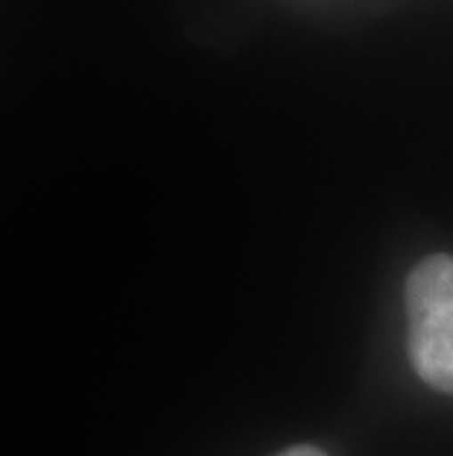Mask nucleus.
Listing matches in <instances>:
<instances>
[{"label": "nucleus", "instance_id": "f257e3e1", "mask_svg": "<svg viewBox=\"0 0 453 456\" xmlns=\"http://www.w3.org/2000/svg\"><path fill=\"white\" fill-rule=\"evenodd\" d=\"M409 356L418 377L453 395V256L418 262L407 280Z\"/></svg>", "mask_w": 453, "mask_h": 456}, {"label": "nucleus", "instance_id": "f03ea898", "mask_svg": "<svg viewBox=\"0 0 453 456\" xmlns=\"http://www.w3.org/2000/svg\"><path fill=\"white\" fill-rule=\"evenodd\" d=\"M279 456H327V453L312 448V444H301V448H292V451H286V453H279Z\"/></svg>", "mask_w": 453, "mask_h": 456}]
</instances>
